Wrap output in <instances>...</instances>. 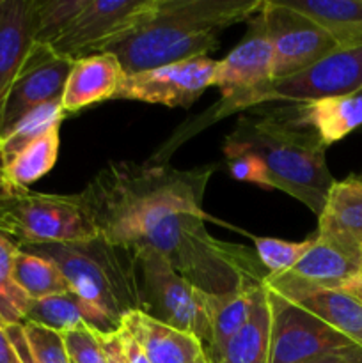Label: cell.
Masks as SVG:
<instances>
[{
	"label": "cell",
	"instance_id": "6da1fadb",
	"mask_svg": "<svg viewBox=\"0 0 362 363\" xmlns=\"http://www.w3.org/2000/svg\"><path fill=\"white\" fill-rule=\"evenodd\" d=\"M213 167L180 170L162 160L114 162L78 195L98 236L133 250L156 225L181 211H202Z\"/></svg>",
	"mask_w": 362,
	"mask_h": 363
},
{
	"label": "cell",
	"instance_id": "7a4b0ae2",
	"mask_svg": "<svg viewBox=\"0 0 362 363\" xmlns=\"http://www.w3.org/2000/svg\"><path fill=\"white\" fill-rule=\"evenodd\" d=\"M227 158L254 155L266 167L270 190H280L322 215L336 179L327 165V145L298 117L295 105L254 110L238 119L224 142Z\"/></svg>",
	"mask_w": 362,
	"mask_h": 363
},
{
	"label": "cell",
	"instance_id": "3957f363",
	"mask_svg": "<svg viewBox=\"0 0 362 363\" xmlns=\"http://www.w3.org/2000/svg\"><path fill=\"white\" fill-rule=\"evenodd\" d=\"M261 0H158L151 16L109 48L124 73L208 57L224 28L254 16Z\"/></svg>",
	"mask_w": 362,
	"mask_h": 363
},
{
	"label": "cell",
	"instance_id": "277c9868",
	"mask_svg": "<svg viewBox=\"0 0 362 363\" xmlns=\"http://www.w3.org/2000/svg\"><path fill=\"white\" fill-rule=\"evenodd\" d=\"M204 211H181L156 225L133 250L151 248L206 294L261 286L268 277L256 250L220 241L204 225Z\"/></svg>",
	"mask_w": 362,
	"mask_h": 363
},
{
	"label": "cell",
	"instance_id": "5b68a950",
	"mask_svg": "<svg viewBox=\"0 0 362 363\" xmlns=\"http://www.w3.org/2000/svg\"><path fill=\"white\" fill-rule=\"evenodd\" d=\"M55 262L85 303L121 325L133 311H142L141 282L135 252L103 238L73 245L20 247Z\"/></svg>",
	"mask_w": 362,
	"mask_h": 363
},
{
	"label": "cell",
	"instance_id": "8992f818",
	"mask_svg": "<svg viewBox=\"0 0 362 363\" xmlns=\"http://www.w3.org/2000/svg\"><path fill=\"white\" fill-rule=\"evenodd\" d=\"M0 230L20 247L73 245L98 238L78 195L0 191Z\"/></svg>",
	"mask_w": 362,
	"mask_h": 363
},
{
	"label": "cell",
	"instance_id": "52a82bcc",
	"mask_svg": "<svg viewBox=\"0 0 362 363\" xmlns=\"http://www.w3.org/2000/svg\"><path fill=\"white\" fill-rule=\"evenodd\" d=\"M133 252L137 257L142 311L165 325L197 337L206 350L213 294L192 286L158 252L151 248Z\"/></svg>",
	"mask_w": 362,
	"mask_h": 363
},
{
	"label": "cell",
	"instance_id": "ba28073f",
	"mask_svg": "<svg viewBox=\"0 0 362 363\" xmlns=\"http://www.w3.org/2000/svg\"><path fill=\"white\" fill-rule=\"evenodd\" d=\"M156 4L158 0H85L80 13L48 46L73 60L106 52L144 23Z\"/></svg>",
	"mask_w": 362,
	"mask_h": 363
},
{
	"label": "cell",
	"instance_id": "9c48e42d",
	"mask_svg": "<svg viewBox=\"0 0 362 363\" xmlns=\"http://www.w3.org/2000/svg\"><path fill=\"white\" fill-rule=\"evenodd\" d=\"M256 14L272 43L273 80L300 73L341 48L325 28L283 0H266Z\"/></svg>",
	"mask_w": 362,
	"mask_h": 363
},
{
	"label": "cell",
	"instance_id": "30bf717a",
	"mask_svg": "<svg viewBox=\"0 0 362 363\" xmlns=\"http://www.w3.org/2000/svg\"><path fill=\"white\" fill-rule=\"evenodd\" d=\"M362 91V45L341 46L300 73L275 78L258 92L254 105L266 101L307 103Z\"/></svg>",
	"mask_w": 362,
	"mask_h": 363
},
{
	"label": "cell",
	"instance_id": "8fae6325",
	"mask_svg": "<svg viewBox=\"0 0 362 363\" xmlns=\"http://www.w3.org/2000/svg\"><path fill=\"white\" fill-rule=\"evenodd\" d=\"M251 30L227 57L219 60L213 87L222 92L220 116L254 108L256 96L273 80V50L258 14L251 18Z\"/></svg>",
	"mask_w": 362,
	"mask_h": 363
},
{
	"label": "cell",
	"instance_id": "7c38bea8",
	"mask_svg": "<svg viewBox=\"0 0 362 363\" xmlns=\"http://www.w3.org/2000/svg\"><path fill=\"white\" fill-rule=\"evenodd\" d=\"M216 64L209 57H194L155 69L138 71L124 77L117 99L188 108L208 87H213Z\"/></svg>",
	"mask_w": 362,
	"mask_h": 363
},
{
	"label": "cell",
	"instance_id": "4fadbf2b",
	"mask_svg": "<svg viewBox=\"0 0 362 363\" xmlns=\"http://www.w3.org/2000/svg\"><path fill=\"white\" fill-rule=\"evenodd\" d=\"M266 294L273 315L270 363H302L329 351L353 346L343 333L305 308L268 289Z\"/></svg>",
	"mask_w": 362,
	"mask_h": 363
},
{
	"label": "cell",
	"instance_id": "5bb4252c",
	"mask_svg": "<svg viewBox=\"0 0 362 363\" xmlns=\"http://www.w3.org/2000/svg\"><path fill=\"white\" fill-rule=\"evenodd\" d=\"M362 273V259L312 234L311 247L286 273L266 277L263 286L284 300L316 291L344 289Z\"/></svg>",
	"mask_w": 362,
	"mask_h": 363
},
{
	"label": "cell",
	"instance_id": "9a60e30c",
	"mask_svg": "<svg viewBox=\"0 0 362 363\" xmlns=\"http://www.w3.org/2000/svg\"><path fill=\"white\" fill-rule=\"evenodd\" d=\"M73 59L59 55L48 45L34 43L7 94L0 135L16 124L25 113L50 101H60Z\"/></svg>",
	"mask_w": 362,
	"mask_h": 363
},
{
	"label": "cell",
	"instance_id": "2e32d148",
	"mask_svg": "<svg viewBox=\"0 0 362 363\" xmlns=\"http://www.w3.org/2000/svg\"><path fill=\"white\" fill-rule=\"evenodd\" d=\"M316 236L362 259V174L334 183L318 216Z\"/></svg>",
	"mask_w": 362,
	"mask_h": 363
},
{
	"label": "cell",
	"instance_id": "e0dca14e",
	"mask_svg": "<svg viewBox=\"0 0 362 363\" xmlns=\"http://www.w3.org/2000/svg\"><path fill=\"white\" fill-rule=\"evenodd\" d=\"M124 73L119 59L112 52H99L75 60L64 84L60 106L66 113L106 101L117 96Z\"/></svg>",
	"mask_w": 362,
	"mask_h": 363
},
{
	"label": "cell",
	"instance_id": "ac0fdd59",
	"mask_svg": "<svg viewBox=\"0 0 362 363\" xmlns=\"http://www.w3.org/2000/svg\"><path fill=\"white\" fill-rule=\"evenodd\" d=\"M34 45V0H0V121L7 94Z\"/></svg>",
	"mask_w": 362,
	"mask_h": 363
},
{
	"label": "cell",
	"instance_id": "d6986e66",
	"mask_svg": "<svg viewBox=\"0 0 362 363\" xmlns=\"http://www.w3.org/2000/svg\"><path fill=\"white\" fill-rule=\"evenodd\" d=\"M121 328L141 344L151 363H195L206 354L197 337L165 325L144 311L124 315Z\"/></svg>",
	"mask_w": 362,
	"mask_h": 363
},
{
	"label": "cell",
	"instance_id": "ffe728a7",
	"mask_svg": "<svg viewBox=\"0 0 362 363\" xmlns=\"http://www.w3.org/2000/svg\"><path fill=\"white\" fill-rule=\"evenodd\" d=\"M23 323H35L59 333L71 332L82 326H89L98 333H112L121 328V325L85 303L73 291L31 301Z\"/></svg>",
	"mask_w": 362,
	"mask_h": 363
},
{
	"label": "cell",
	"instance_id": "44dd1931",
	"mask_svg": "<svg viewBox=\"0 0 362 363\" xmlns=\"http://www.w3.org/2000/svg\"><path fill=\"white\" fill-rule=\"evenodd\" d=\"M293 105L302 123L311 126L327 147L362 126V91Z\"/></svg>",
	"mask_w": 362,
	"mask_h": 363
},
{
	"label": "cell",
	"instance_id": "7402d4cb",
	"mask_svg": "<svg viewBox=\"0 0 362 363\" xmlns=\"http://www.w3.org/2000/svg\"><path fill=\"white\" fill-rule=\"evenodd\" d=\"M272 321V305L261 286L247 323L229 340L220 363H270Z\"/></svg>",
	"mask_w": 362,
	"mask_h": 363
},
{
	"label": "cell",
	"instance_id": "603a6c76",
	"mask_svg": "<svg viewBox=\"0 0 362 363\" xmlns=\"http://www.w3.org/2000/svg\"><path fill=\"white\" fill-rule=\"evenodd\" d=\"M325 28L339 46L362 45V0H283Z\"/></svg>",
	"mask_w": 362,
	"mask_h": 363
},
{
	"label": "cell",
	"instance_id": "cb8c5ba5",
	"mask_svg": "<svg viewBox=\"0 0 362 363\" xmlns=\"http://www.w3.org/2000/svg\"><path fill=\"white\" fill-rule=\"evenodd\" d=\"M261 286L245 287L236 293L220 294V296L213 294L209 342L204 350L206 358L212 363H220L229 340L247 323Z\"/></svg>",
	"mask_w": 362,
	"mask_h": 363
},
{
	"label": "cell",
	"instance_id": "d4e9b609",
	"mask_svg": "<svg viewBox=\"0 0 362 363\" xmlns=\"http://www.w3.org/2000/svg\"><path fill=\"white\" fill-rule=\"evenodd\" d=\"M59 130L60 126H55L46 131L0 169V191L28 190L31 184L53 169L59 155Z\"/></svg>",
	"mask_w": 362,
	"mask_h": 363
},
{
	"label": "cell",
	"instance_id": "484cf974",
	"mask_svg": "<svg viewBox=\"0 0 362 363\" xmlns=\"http://www.w3.org/2000/svg\"><path fill=\"white\" fill-rule=\"evenodd\" d=\"M325 321L351 344L362 347V303L346 291H316L287 300Z\"/></svg>",
	"mask_w": 362,
	"mask_h": 363
},
{
	"label": "cell",
	"instance_id": "4316f807",
	"mask_svg": "<svg viewBox=\"0 0 362 363\" xmlns=\"http://www.w3.org/2000/svg\"><path fill=\"white\" fill-rule=\"evenodd\" d=\"M13 277L31 301L73 291L55 262L21 248L13 259Z\"/></svg>",
	"mask_w": 362,
	"mask_h": 363
},
{
	"label": "cell",
	"instance_id": "83f0119b",
	"mask_svg": "<svg viewBox=\"0 0 362 363\" xmlns=\"http://www.w3.org/2000/svg\"><path fill=\"white\" fill-rule=\"evenodd\" d=\"M64 117H66V112L60 106V101L45 103L25 113L16 124L0 135V169L6 167L21 149L43 137L46 131L60 126Z\"/></svg>",
	"mask_w": 362,
	"mask_h": 363
},
{
	"label": "cell",
	"instance_id": "f1b7e54d",
	"mask_svg": "<svg viewBox=\"0 0 362 363\" xmlns=\"http://www.w3.org/2000/svg\"><path fill=\"white\" fill-rule=\"evenodd\" d=\"M18 250L20 245L0 230V323L4 326L23 323L31 305L13 277V259Z\"/></svg>",
	"mask_w": 362,
	"mask_h": 363
},
{
	"label": "cell",
	"instance_id": "f546056e",
	"mask_svg": "<svg viewBox=\"0 0 362 363\" xmlns=\"http://www.w3.org/2000/svg\"><path fill=\"white\" fill-rule=\"evenodd\" d=\"M85 0H34V43L50 45L84 7Z\"/></svg>",
	"mask_w": 362,
	"mask_h": 363
},
{
	"label": "cell",
	"instance_id": "4dcf8cb0",
	"mask_svg": "<svg viewBox=\"0 0 362 363\" xmlns=\"http://www.w3.org/2000/svg\"><path fill=\"white\" fill-rule=\"evenodd\" d=\"M312 243V236L304 241H284L277 238H254V250L268 277L286 273L297 264Z\"/></svg>",
	"mask_w": 362,
	"mask_h": 363
},
{
	"label": "cell",
	"instance_id": "1f68e13d",
	"mask_svg": "<svg viewBox=\"0 0 362 363\" xmlns=\"http://www.w3.org/2000/svg\"><path fill=\"white\" fill-rule=\"evenodd\" d=\"M32 353L39 363H71L62 333L35 323H21Z\"/></svg>",
	"mask_w": 362,
	"mask_h": 363
},
{
	"label": "cell",
	"instance_id": "d6a6232c",
	"mask_svg": "<svg viewBox=\"0 0 362 363\" xmlns=\"http://www.w3.org/2000/svg\"><path fill=\"white\" fill-rule=\"evenodd\" d=\"M71 363H105L102 342L96 330L89 326L62 333Z\"/></svg>",
	"mask_w": 362,
	"mask_h": 363
},
{
	"label": "cell",
	"instance_id": "836d02e7",
	"mask_svg": "<svg viewBox=\"0 0 362 363\" xmlns=\"http://www.w3.org/2000/svg\"><path fill=\"white\" fill-rule=\"evenodd\" d=\"M227 162H229V172L234 179L247 181V183L258 184V186L270 190L266 167L254 155H236L233 158H227Z\"/></svg>",
	"mask_w": 362,
	"mask_h": 363
},
{
	"label": "cell",
	"instance_id": "e575fe53",
	"mask_svg": "<svg viewBox=\"0 0 362 363\" xmlns=\"http://www.w3.org/2000/svg\"><path fill=\"white\" fill-rule=\"evenodd\" d=\"M302 363H362V347L348 346L343 350L329 351V353L318 354Z\"/></svg>",
	"mask_w": 362,
	"mask_h": 363
},
{
	"label": "cell",
	"instance_id": "d590c367",
	"mask_svg": "<svg viewBox=\"0 0 362 363\" xmlns=\"http://www.w3.org/2000/svg\"><path fill=\"white\" fill-rule=\"evenodd\" d=\"M6 332H7V337H9L11 344H13L14 351H16L20 363H39L38 358H35L34 353H32L31 346H28L27 337H25V332H23V325H21V323L20 325L6 326Z\"/></svg>",
	"mask_w": 362,
	"mask_h": 363
},
{
	"label": "cell",
	"instance_id": "8d00e7d4",
	"mask_svg": "<svg viewBox=\"0 0 362 363\" xmlns=\"http://www.w3.org/2000/svg\"><path fill=\"white\" fill-rule=\"evenodd\" d=\"M98 335L105 354V363H128L119 339V330L112 333H98Z\"/></svg>",
	"mask_w": 362,
	"mask_h": 363
},
{
	"label": "cell",
	"instance_id": "74e56055",
	"mask_svg": "<svg viewBox=\"0 0 362 363\" xmlns=\"http://www.w3.org/2000/svg\"><path fill=\"white\" fill-rule=\"evenodd\" d=\"M119 339L121 344H123L124 357H126L128 363H151L148 354H146L144 350L141 347V344H138L124 328H119Z\"/></svg>",
	"mask_w": 362,
	"mask_h": 363
},
{
	"label": "cell",
	"instance_id": "f35d334b",
	"mask_svg": "<svg viewBox=\"0 0 362 363\" xmlns=\"http://www.w3.org/2000/svg\"><path fill=\"white\" fill-rule=\"evenodd\" d=\"M0 363H20L16 351H14L13 344L7 337L6 326L2 323H0Z\"/></svg>",
	"mask_w": 362,
	"mask_h": 363
},
{
	"label": "cell",
	"instance_id": "ab89813d",
	"mask_svg": "<svg viewBox=\"0 0 362 363\" xmlns=\"http://www.w3.org/2000/svg\"><path fill=\"white\" fill-rule=\"evenodd\" d=\"M341 291H346V293H350L351 296L357 298V300L362 303V273L353 280V282L348 284V286Z\"/></svg>",
	"mask_w": 362,
	"mask_h": 363
},
{
	"label": "cell",
	"instance_id": "60d3db41",
	"mask_svg": "<svg viewBox=\"0 0 362 363\" xmlns=\"http://www.w3.org/2000/svg\"><path fill=\"white\" fill-rule=\"evenodd\" d=\"M195 363H212V362H209L208 358H206V354H204V357H201V358H199V360L195 362Z\"/></svg>",
	"mask_w": 362,
	"mask_h": 363
},
{
	"label": "cell",
	"instance_id": "b9f144b4",
	"mask_svg": "<svg viewBox=\"0 0 362 363\" xmlns=\"http://www.w3.org/2000/svg\"><path fill=\"white\" fill-rule=\"evenodd\" d=\"M361 255H362V248H361Z\"/></svg>",
	"mask_w": 362,
	"mask_h": 363
}]
</instances>
